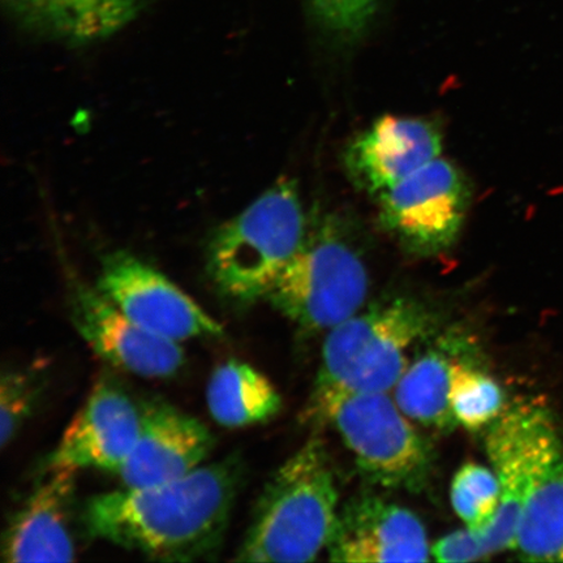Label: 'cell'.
Listing matches in <instances>:
<instances>
[{
  "label": "cell",
  "instance_id": "obj_1",
  "mask_svg": "<svg viewBox=\"0 0 563 563\" xmlns=\"http://www.w3.org/2000/svg\"><path fill=\"white\" fill-rule=\"evenodd\" d=\"M242 475L241 457L229 456L178 481L101 493L84 506V530L151 560H211L223 544Z\"/></svg>",
  "mask_w": 563,
  "mask_h": 563
},
{
  "label": "cell",
  "instance_id": "obj_18",
  "mask_svg": "<svg viewBox=\"0 0 563 563\" xmlns=\"http://www.w3.org/2000/svg\"><path fill=\"white\" fill-rule=\"evenodd\" d=\"M512 552L530 562H563V450L528 499Z\"/></svg>",
  "mask_w": 563,
  "mask_h": 563
},
{
  "label": "cell",
  "instance_id": "obj_8",
  "mask_svg": "<svg viewBox=\"0 0 563 563\" xmlns=\"http://www.w3.org/2000/svg\"><path fill=\"white\" fill-rule=\"evenodd\" d=\"M379 197V221L408 253L433 257L452 249L470 203L466 178L438 158Z\"/></svg>",
  "mask_w": 563,
  "mask_h": 563
},
{
  "label": "cell",
  "instance_id": "obj_16",
  "mask_svg": "<svg viewBox=\"0 0 563 563\" xmlns=\"http://www.w3.org/2000/svg\"><path fill=\"white\" fill-rule=\"evenodd\" d=\"M21 23L68 42L109 37L135 20L146 0H4Z\"/></svg>",
  "mask_w": 563,
  "mask_h": 563
},
{
  "label": "cell",
  "instance_id": "obj_7",
  "mask_svg": "<svg viewBox=\"0 0 563 563\" xmlns=\"http://www.w3.org/2000/svg\"><path fill=\"white\" fill-rule=\"evenodd\" d=\"M368 290L363 260L340 224L325 220L307 230L266 299L301 329L329 332L362 311Z\"/></svg>",
  "mask_w": 563,
  "mask_h": 563
},
{
  "label": "cell",
  "instance_id": "obj_14",
  "mask_svg": "<svg viewBox=\"0 0 563 563\" xmlns=\"http://www.w3.org/2000/svg\"><path fill=\"white\" fill-rule=\"evenodd\" d=\"M441 152L438 126L422 119L386 115L352 141L344 164L356 187L382 196L440 158Z\"/></svg>",
  "mask_w": 563,
  "mask_h": 563
},
{
  "label": "cell",
  "instance_id": "obj_22",
  "mask_svg": "<svg viewBox=\"0 0 563 563\" xmlns=\"http://www.w3.org/2000/svg\"><path fill=\"white\" fill-rule=\"evenodd\" d=\"M44 382L33 369L4 372L0 383V442L5 449L16 439L38 405Z\"/></svg>",
  "mask_w": 563,
  "mask_h": 563
},
{
  "label": "cell",
  "instance_id": "obj_11",
  "mask_svg": "<svg viewBox=\"0 0 563 563\" xmlns=\"http://www.w3.org/2000/svg\"><path fill=\"white\" fill-rule=\"evenodd\" d=\"M143 408L121 385L102 378L66 429L48 467L119 473L139 439Z\"/></svg>",
  "mask_w": 563,
  "mask_h": 563
},
{
  "label": "cell",
  "instance_id": "obj_13",
  "mask_svg": "<svg viewBox=\"0 0 563 563\" xmlns=\"http://www.w3.org/2000/svg\"><path fill=\"white\" fill-rule=\"evenodd\" d=\"M139 439L119 470L124 488H147L178 481L200 467L213 435L200 420L165 402L144 406Z\"/></svg>",
  "mask_w": 563,
  "mask_h": 563
},
{
  "label": "cell",
  "instance_id": "obj_21",
  "mask_svg": "<svg viewBox=\"0 0 563 563\" xmlns=\"http://www.w3.org/2000/svg\"><path fill=\"white\" fill-rule=\"evenodd\" d=\"M450 499L467 530L474 533L487 530L501 499L495 471L475 462L463 464L453 477Z\"/></svg>",
  "mask_w": 563,
  "mask_h": 563
},
{
  "label": "cell",
  "instance_id": "obj_3",
  "mask_svg": "<svg viewBox=\"0 0 563 563\" xmlns=\"http://www.w3.org/2000/svg\"><path fill=\"white\" fill-rule=\"evenodd\" d=\"M338 514L325 449L320 440H309L267 484L235 560L312 562L328 548Z\"/></svg>",
  "mask_w": 563,
  "mask_h": 563
},
{
  "label": "cell",
  "instance_id": "obj_23",
  "mask_svg": "<svg viewBox=\"0 0 563 563\" xmlns=\"http://www.w3.org/2000/svg\"><path fill=\"white\" fill-rule=\"evenodd\" d=\"M330 31L346 37L361 33L375 13L378 0H309Z\"/></svg>",
  "mask_w": 563,
  "mask_h": 563
},
{
  "label": "cell",
  "instance_id": "obj_4",
  "mask_svg": "<svg viewBox=\"0 0 563 563\" xmlns=\"http://www.w3.org/2000/svg\"><path fill=\"white\" fill-rule=\"evenodd\" d=\"M297 185L280 179L211 239L208 273L217 290L239 305L266 298L307 235Z\"/></svg>",
  "mask_w": 563,
  "mask_h": 563
},
{
  "label": "cell",
  "instance_id": "obj_17",
  "mask_svg": "<svg viewBox=\"0 0 563 563\" xmlns=\"http://www.w3.org/2000/svg\"><path fill=\"white\" fill-rule=\"evenodd\" d=\"M207 402L211 417L227 428H243L269 420L282 399L271 379L252 365L229 361L210 377Z\"/></svg>",
  "mask_w": 563,
  "mask_h": 563
},
{
  "label": "cell",
  "instance_id": "obj_20",
  "mask_svg": "<svg viewBox=\"0 0 563 563\" xmlns=\"http://www.w3.org/2000/svg\"><path fill=\"white\" fill-rule=\"evenodd\" d=\"M450 405L457 426L481 431L501 417L505 393L496 379L482 369L453 362Z\"/></svg>",
  "mask_w": 563,
  "mask_h": 563
},
{
  "label": "cell",
  "instance_id": "obj_19",
  "mask_svg": "<svg viewBox=\"0 0 563 563\" xmlns=\"http://www.w3.org/2000/svg\"><path fill=\"white\" fill-rule=\"evenodd\" d=\"M452 364L445 354L431 350L408 365L394 387V399L408 419L442 432L457 426L450 405Z\"/></svg>",
  "mask_w": 563,
  "mask_h": 563
},
{
  "label": "cell",
  "instance_id": "obj_2",
  "mask_svg": "<svg viewBox=\"0 0 563 563\" xmlns=\"http://www.w3.org/2000/svg\"><path fill=\"white\" fill-rule=\"evenodd\" d=\"M485 449L501 488L496 517L481 533L464 528L435 541L431 548L434 561L475 562L512 551L525 506L563 445L551 412L519 405L493 422Z\"/></svg>",
  "mask_w": 563,
  "mask_h": 563
},
{
  "label": "cell",
  "instance_id": "obj_9",
  "mask_svg": "<svg viewBox=\"0 0 563 563\" xmlns=\"http://www.w3.org/2000/svg\"><path fill=\"white\" fill-rule=\"evenodd\" d=\"M103 297L139 325L175 342L220 338V322L164 274L129 252L103 258L97 286Z\"/></svg>",
  "mask_w": 563,
  "mask_h": 563
},
{
  "label": "cell",
  "instance_id": "obj_12",
  "mask_svg": "<svg viewBox=\"0 0 563 563\" xmlns=\"http://www.w3.org/2000/svg\"><path fill=\"white\" fill-rule=\"evenodd\" d=\"M431 545L411 510L377 496L351 499L338 514L329 560L346 563L426 562Z\"/></svg>",
  "mask_w": 563,
  "mask_h": 563
},
{
  "label": "cell",
  "instance_id": "obj_5",
  "mask_svg": "<svg viewBox=\"0 0 563 563\" xmlns=\"http://www.w3.org/2000/svg\"><path fill=\"white\" fill-rule=\"evenodd\" d=\"M308 411L335 428L368 481L385 488L424 487L431 449L389 394L314 389Z\"/></svg>",
  "mask_w": 563,
  "mask_h": 563
},
{
  "label": "cell",
  "instance_id": "obj_10",
  "mask_svg": "<svg viewBox=\"0 0 563 563\" xmlns=\"http://www.w3.org/2000/svg\"><path fill=\"white\" fill-rule=\"evenodd\" d=\"M74 327L103 362L145 378H166L185 364L179 342L151 332L98 291L75 284L70 291Z\"/></svg>",
  "mask_w": 563,
  "mask_h": 563
},
{
  "label": "cell",
  "instance_id": "obj_6",
  "mask_svg": "<svg viewBox=\"0 0 563 563\" xmlns=\"http://www.w3.org/2000/svg\"><path fill=\"white\" fill-rule=\"evenodd\" d=\"M432 323L424 306L405 298L357 312L329 330L314 389L389 393Z\"/></svg>",
  "mask_w": 563,
  "mask_h": 563
},
{
  "label": "cell",
  "instance_id": "obj_15",
  "mask_svg": "<svg viewBox=\"0 0 563 563\" xmlns=\"http://www.w3.org/2000/svg\"><path fill=\"white\" fill-rule=\"evenodd\" d=\"M75 470L51 468V476L35 489L12 517L4 532L7 562H70L74 539Z\"/></svg>",
  "mask_w": 563,
  "mask_h": 563
}]
</instances>
